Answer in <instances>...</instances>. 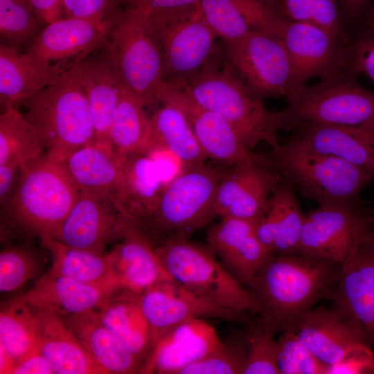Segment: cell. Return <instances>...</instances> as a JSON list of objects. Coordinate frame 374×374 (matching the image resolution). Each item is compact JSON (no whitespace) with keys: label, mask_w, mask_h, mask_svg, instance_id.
<instances>
[{"label":"cell","mask_w":374,"mask_h":374,"mask_svg":"<svg viewBox=\"0 0 374 374\" xmlns=\"http://www.w3.org/2000/svg\"><path fill=\"white\" fill-rule=\"evenodd\" d=\"M150 117L143 152L151 156L157 152H168L184 168L205 163L208 157L202 149L193 128L183 111L176 105L166 102Z\"/></svg>","instance_id":"cell-27"},{"label":"cell","mask_w":374,"mask_h":374,"mask_svg":"<svg viewBox=\"0 0 374 374\" xmlns=\"http://www.w3.org/2000/svg\"><path fill=\"white\" fill-rule=\"evenodd\" d=\"M340 267L301 253L271 254L249 286L260 320L275 333L293 330L305 313L328 297Z\"/></svg>","instance_id":"cell-1"},{"label":"cell","mask_w":374,"mask_h":374,"mask_svg":"<svg viewBox=\"0 0 374 374\" xmlns=\"http://www.w3.org/2000/svg\"><path fill=\"white\" fill-rule=\"evenodd\" d=\"M38 323L35 310L15 298L1 305L0 348L15 361L37 348Z\"/></svg>","instance_id":"cell-36"},{"label":"cell","mask_w":374,"mask_h":374,"mask_svg":"<svg viewBox=\"0 0 374 374\" xmlns=\"http://www.w3.org/2000/svg\"><path fill=\"white\" fill-rule=\"evenodd\" d=\"M40 24L30 6L17 0H0L2 44L19 50L35 37Z\"/></svg>","instance_id":"cell-42"},{"label":"cell","mask_w":374,"mask_h":374,"mask_svg":"<svg viewBox=\"0 0 374 374\" xmlns=\"http://www.w3.org/2000/svg\"><path fill=\"white\" fill-rule=\"evenodd\" d=\"M42 262L30 248L9 245L0 252V291L1 293L16 291L29 280L38 277Z\"/></svg>","instance_id":"cell-40"},{"label":"cell","mask_w":374,"mask_h":374,"mask_svg":"<svg viewBox=\"0 0 374 374\" xmlns=\"http://www.w3.org/2000/svg\"><path fill=\"white\" fill-rule=\"evenodd\" d=\"M121 292L112 287L80 283L48 271L30 290L15 299L64 319L98 310Z\"/></svg>","instance_id":"cell-21"},{"label":"cell","mask_w":374,"mask_h":374,"mask_svg":"<svg viewBox=\"0 0 374 374\" xmlns=\"http://www.w3.org/2000/svg\"><path fill=\"white\" fill-rule=\"evenodd\" d=\"M44 153L39 136L17 107L3 109L0 115V165L12 163L24 168Z\"/></svg>","instance_id":"cell-35"},{"label":"cell","mask_w":374,"mask_h":374,"mask_svg":"<svg viewBox=\"0 0 374 374\" xmlns=\"http://www.w3.org/2000/svg\"><path fill=\"white\" fill-rule=\"evenodd\" d=\"M29 2L42 24L47 25L63 18L62 0H29Z\"/></svg>","instance_id":"cell-54"},{"label":"cell","mask_w":374,"mask_h":374,"mask_svg":"<svg viewBox=\"0 0 374 374\" xmlns=\"http://www.w3.org/2000/svg\"><path fill=\"white\" fill-rule=\"evenodd\" d=\"M271 255L254 231L222 264L240 282L249 286Z\"/></svg>","instance_id":"cell-46"},{"label":"cell","mask_w":374,"mask_h":374,"mask_svg":"<svg viewBox=\"0 0 374 374\" xmlns=\"http://www.w3.org/2000/svg\"><path fill=\"white\" fill-rule=\"evenodd\" d=\"M246 353L245 334L235 336L182 369L179 374H243Z\"/></svg>","instance_id":"cell-41"},{"label":"cell","mask_w":374,"mask_h":374,"mask_svg":"<svg viewBox=\"0 0 374 374\" xmlns=\"http://www.w3.org/2000/svg\"><path fill=\"white\" fill-rule=\"evenodd\" d=\"M63 319L105 374L140 373V362L103 324L97 310Z\"/></svg>","instance_id":"cell-29"},{"label":"cell","mask_w":374,"mask_h":374,"mask_svg":"<svg viewBox=\"0 0 374 374\" xmlns=\"http://www.w3.org/2000/svg\"><path fill=\"white\" fill-rule=\"evenodd\" d=\"M281 111L283 130L303 123L374 127V91L345 71L301 87Z\"/></svg>","instance_id":"cell-9"},{"label":"cell","mask_w":374,"mask_h":374,"mask_svg":"<svg viewBox=\"0 0 374 374\" xmlns=\"http://www.w3.org/2000/svg\"><path fill=\"white\" fill-rule=\"evenodd\" d=\"M278 233L276 212L269 203V206L264 215L255 225V234L261 244L271 253H273Z\"/></svg>","instance_id":"cell-52"},{"label":"cell","mask_w":374,"mask_h":374,"mask_svg":"<svg viewBox=\"0 0 374 374\" xmlns=\"http://www.w3.org/2000/svg\"><path fill=\"white\" fill-rule=\"evenodd\" d=\"M163 188L152 157L137 154L124 159L123 176L114 199L123 213L141 229L152 213Z\"/></svg>","instance_id":"cell-26"},{"label":"cell","mask_w":374,"mask_h":374,"mask_svg":"<svg viewBox=\"0 0 374 374\" xmlns=\"http://www.w3.org/2000/svg\"><path fill=\"white\" fill-rule=\"evenodd\" d=\"M96 134V141L108 143L109 129L118 105L121 84L105 60H84L80 64Z\"/></svg>","instance_id":"cell-32"},{"label":"cell","mask_w":374,"mask_h":374,"mask_svg":"<svg viewBox=\"0 0 374 374\" xmlns=\"http://www.w3.org/2000/svg\"><path fill=\"white\" fill-rule=\"evenodd\" d=\"M128 8L143 15L197 6L201 0H125Z\"/></svg>","instance_id":"cell-50"},{"label":"cell","mask_w":374,"mask_h":374,"mask_svg":"<svg viewBox=\"0 0 374 374\" xmlns=\"http://www.w3.org/2000/svg\"><path fill=\"white\" fill-rule=\"evenodd\" d=\"M276 33L293 65L295 92L310 79H323L349 69L346 37L312 24L285 19Z\"/></svg>","instance_id":"cell-13"},{"label":"cell","mask_w":374,"mask_h":374,"mask_svg":"<svg viewBox=\"0 0 374 374\" xmlns=\"http://www.w3.org/2000/svg\"><path fill=\"white\" fill-rule=\"evenodd\" d=\"M154 346L175 326L193 319L243 321L246 314L220 306L191 292L173 278L164 279L138 295ZM154 347V346H153Z\"/></svg>","instance_id":"cell-15"},{"label":"cell","mask_w":374,"mask_h":374,"mask_svg":"<svg viewBox=\"0 0 374 374\" xmlns=\"http://www.w3.org/2000/svg\"><path fill=\"white\" fill-rule=\"evenodd\" d=\"M374 374V354L371 347L353 353L328 366V374Z\"/></svg>","instance_id":"cell-49"},{"label":"cell","mask_w":374,"mask_h":374,"mask_svg":"<svg viewBox=\"0 0 374 374\" xmlns=\"http://www.w3.org/2000/svg\"><path fill=\"white\" fill-rule=\"evenodd\" d=\"M369 28L374 29V7L369 18Z\"/></svg>","instance_id":"cell-57"},{"label":"cell","mask_w":374,"mask_h":374,"mask_svg":"<svg viewBox=\"0 0 374 374\" xmlns=\"http://www.w3.org/2000/svg\"><path fill=\"white\" fill-rule=\"evenodd\" d=\"M106 60L121 85L145 105L159 103L163 82V61L154 31L143 15L127 8L112 20L107 43Z\"/></svg>","instance_id":"cell-7"},{"label":"cell","mask_w":374,"mask_h":374,"mask_svg":"<svg viewBox=\"0 0 374 374\" xmlns=\"http://www.w3.org/2000/svg\"><path fill=\"white\" fill-rule=\"evenodd\" d=\"M327 299L374 346V254L361 247L353 251L341 263Z\"/></svg>","instance_id":"cell-17"},{"label":"cell","mask_w":374,"mask_h":374,"mask_svg":"<svg viewBox=\"0 0 374 374\" xmlns=\"http://www.w3.org/2000/svg\"><path fill=\"white\" fill-rule=\"evenodd\" d=\"M222 342L215 328L204 319L188 320L169 330L155 343L140 373L179 374Z\"/></svg>","instance_id":"cell-19"},{"label":"cell","mask_w":374,"mask_h":374,"mask_svg":"<svg viewBox=\"0 0 374 374\" xmlns=\"http://www.w3.org/2000/svg\"><path fill=\"white\" fill-rule=\"evenodd\" d=\"M124 159L117 156L109 144L95 141L60 161L80 191L114 198L123 176Z\"/></svg>","instance_id":"cell-30"},{"label":"cell","mask_w":374,"mask_h":374,"mask_svg":"<svg viewBox=\"0 0 374 374\" xmlns=\"http://www.w3.org/2000/svg\"><path fill=\"white\" fill-rule=\"evenodd\" d=\"M374 231V212L359 202L319 206L305 216L297 253L341 263Z\"/></svg>","instance_id":"cell-12"},{"label":"cell","mask_w":374,"mask_h":374,"mask_svg":"<svg viewBox=\"0 0 374 374\" xmlns=\"http://www.w3.org/2000/svg\"><path fill=\"white\" fill-rule=\"evenodd\" d=\"M222 173L205 163L184 168L164 186L140 230L156 247L173 240L189 238L217 217L215 199Z\"/></svg>","instance_id":"cell-6"},{"label":"cell","mask_w":374,"mask_h":374,"mask_svg":"<svg viewBox=\"0 0 374 374\" xmlns=\"http://www.w3.org/2000/svg\"><path fill=\"white\" fill-rule=\"evenodd\" d=\"M268 155L283 177L319 206L359 202L362 190L373 181L361 168L294 137L271 148Z\"/></svg>","instance_id":"cell-5"},{"label":"cell","mask_w":374,"mask_h":374,"mask_svg":"<svg viewBox=\"0 0 374 374\" xmlns=\"http://www.w3.org/2000/svg\"><path fill=\"white\" fill-rule=\"evenodd\" d=\"M200 8L215 36L224 42L251 33H276L283 19L276 0H201Z\"/></svg>","instance_id":"cell-23"},{"label":"cell","mask_w":374,"mask_h":374,"mask_svg":"<svg viewBox=\"0 0 374 374\" xmlns=\"http://www.w3.org/2000/svg\"><path fill=\"white\" fill-rule=\"evenodd\" d=\"M270 204L276 212L278 224L272 254L297 253L305 215L300 208L292 184L283 178Z\"/></svg>","instance_id":"cell-38"},{"label":"cell","mask_w":374,"mask_h":374,"mask_svg":"<svg viewBox=\"0 0 374 374\" xmlns=\"http://www.w3.org/2000/svg\"><path fill=\"white\" fill-rule=\"evenodd\" d=\"M224 42L222 51L229 66L262 99H287L295 92L293 65L276 33H251Z\"/></svg>","instance_id":"cell-11"},{"label":"cell","mask_w":374,"mask_h":374,"mask_svg":"<svg viewBox=\"0 0 374 374\" xmlns=\"http://www.w3.org/2000/svg\"><path fill=\"white\" fill-rule=\"evenodd\" d=\"M348 68L353 73H363L374 83V29L362 36L348 48Z\"/></svg>","instance_id":"cell-48"},{"label":"cell","mask_w":374,"mask_h":374,"mask_svg":"<svg viewBox=\"0 0 374 374\" xmlns=\"http://www.w3.org/2000/svg\"><path fill=\"white\" fill-rule=\"evenodd\" d=\"M161 104L172 103L185 114L208 158L231 166L247 160H262L243 143L232 125L219 114L194 101L179 85L164 82L157 93Z\"/></svg>","instance_id":"cell-16"},{"label":"cell","mask_w":374,"mask_h":374,"mask_svg":"<svg viewBox=\"0 0 374 374\" xmlns=\"http://www.w3.org/2000/svg\"><path fill=\"white\" fill-rule=\"evenodd\" d=\"M80 64L21 103L45 152L58 161L96 141Z\"/></svg>","instance_id":"cell-4"},{"label":"cell","mask_w":374,"mask_h":374,"mask_svg":"<svg viewBox=\"0 0 374 374\" xmlns=\"http://www.w3.org/2000/svg\"><path fill=\"white\" fill-rule=\"evenodd\" d=\"M255 225L244 219L222 217L208 232V247L222 262L254 233Z\"/></svg>","instance_id":"cell-45"},{"label":"cell","mask_w":374,"mask_h":374,"mask_svg":"<svg viewBox=\"0 0 374 374\" xmlns=\"http://www.w3.org/2000/svg\"><path fill=\"white\" fill-rule=\"evenodd\" d=\"M21 3H25V4H27L28 6H30V2H29V0H17ZM31 7V6H30Z\"/></svg>","instance_id":"cell-58"},{"label":"cell","mask_w":374,"mask_h":374,"mask_svg":"<svg viewBox=\"0 0 374 374\" xmlns=\"http://www.w3.org/2000/svg\"><path fill=\"white\" fill-rule=\"evenodd\" d=\"M168 274L195 294L239 313H259L255 295L245 288L207 246L189 238L156 247Z\"/></svg>","instance_id":"cell-8"},{"label":"cell","mask_w":374,"mask_h":374,"mask_svg":"<svg viewBox=\"0 0 374 374\" xmlns=\"http://www.w3.org/2000/svg\"><path fill=\"white\" fill-rule=\"evenodd\" d=\"M22 168L12 163L0 165V207L4 209L10 203L18 186Z\"/></svg>","instance_id":"cell-51"},{"label":"cell","mask_w":374,"mask_h":374,"mask_svg":"<svg viewBox=\"0 0 374 374\" xmlns=\"http://www.w3.org/2000/svg\"><path fill=\"white\" fill-rule=\"evenodd\" d=\"M283 178L273 165L256 163L225 216L256 222L267 212Z\"/></svg>","instance_id":"cell-37"},{"label":"cell","mask_w":374,"mask_h":374,"mask_svg":"<svg viewBox=\"0 0 374 374\" xmlns=\"http://www.w3.org/2000/svg\"><path fill=\"white\" fill-rule=\"evenodd\" d=\"M80 190L60 161L46 152L22 168L8 205L1 210V238L55 239Z\"/></svg>","instance_id":"cell-2"},{"label":"cell","mask_w":374,"mask_h":374,"mask_svg":"<svg viewBox=\"0 0 374 374\" xmlns=\"http://www.w3.org/2000/svg\"><path fill=\"white\" fill-rule=\"evenodd\" d=\"M113 282L124 292L139 295L172 278L156 247L136 226L105 253Z\"/></svg>","instance_id":"cell-22"},{"label":"cell","mask_w":374,"mask_h":374,"mask_svg":"<svg viewBox=\"0 0 374 374\" xmlns=\"http://www.w3.org/2000/svg\"><path fill=\"white\" fill-rule=\"evenodd\" d=\"M112 19L98 22L64 17L46 26L28 52L39 60L68 69L84 60L96 49L105 46Z\"/></svg>","instance_id":"cell-18"},{"label":"cell","mask_w":374,"mask_h":374,"mask_svg":"<svg viewBox=\"0 0 374 374\" xmlns=\"http://www.w3.org/2000/svg\"><path fill=\"white\" fill-rule=\"evenodd\" d=\"M52 258L51 273L80 283L115 287L105 253L66 245L56 240L41 241Z\"/></svg>","instance_id":"cell-33"},{"label":"cell","mask_w":374,"mask_h":374,"mask_svg":"<svg viewBox=\"0 0 374 374\" xmlns=\"http://www.w3.org/2000/svg\"><path fill=\"white\" fill-rule=\"evenodd\" d=\"M97 311L103 324L143 366L154 344L138 295L121 292Z\"/></svg>","instance_id":"cell-31"},{"label":"cell","mask_w":374,"mask_h":374,"mask_svg":"<svg viewBox=\"0 0 374 374\" xmlns=\"http://www.w3.org/2000/svg\"><path fill=\"white\" fill-rule=\"evenodd\" d=\"M68 69L39 60L30 52L0 45V100L2 110L16 107L60 79Z\"/></svg>","instance_id":"cell-25"},{"label":"cell","mask_w":374,"mask_h":374,"mask_svg":"<svg viewBox=\"0 0 374 374\" xmlns=\"http://www.w3.org/2000/svg\"><path fill=\"white\" fill-rule=\"evenodd\" d=\"M294 138L314 150L337 157L361 168L374 181V127L303 123ZM292 129V130H293Z\"/></svg>","instance_id":"cell-24"},{"label":"cell","mask_w":374,"mask_h":374,"mask_svg":"<svg viewBox=\"0 0 374 374\" xmlns=\"http://www.w3.org/2000/svg\"><path fill=\"white\" fill-rule=\"evenodd\" d=\"M293 330L310 351L328 366L370 347L355 326L333 307L311 309Z\"/></svg>","instance_id":"cell-20"},{"label":"cell","mask_w":374,"mask_h":374,"mask_svg":"<svg viewBox=\"0 0 374 374\" xmlns=\"http://www.w3.org/2000/svg\"><path fill=\"white\" fill-rule=\"evenodd\" d=\"M125 0H62L65 17H76L105 22L112 19L121 10Z\"/></svg>","instance_id":"cell-47"},{"label":"cell","mask_w":374,"mask_h":374,"mask_svg":"<svg viewBox=\"0 0 374 374\" xmlns=\"http://www.w3.org/2000/svg\"><path fill=\"white\" fill-rule=\"evenodd\" d=\"M361 247L374 254V231L367 237Z\"/></svg>","instance_id":"cell-56"},{"label":"cell","mask_w":374,"mask_h":374,"mask_svg":"<svg viewBox=\"0 0 374 374\" xmlns=\"http://www.w3.org/2000/svg\"><path fill=\"white\" fill-rule=\"evenodd\" d=\"M366 0H339L340 6L350 15L357 14L364 6Z\"/></svg>","instance_id":"cell-55"},{"label":"cell","mask_w":374,"mask_h":374,"mask_svg":"<svg viewBox=\"0 0 374 374\" xmlns=\"http://www.w3.org/2000/svg\"><path fill=\"white\" fill-rule=\"evenodd\" d=\"M176 84L197 104L224 117L249 149L260 142L271 148L279 145L281 112L265 107L263 99L233 71L220 48L195 76L186 83Z\"/></svg>","instance_id":"cell-3"},{"label":"cell","mask_w":374,"mask_h":374,"mask_svg":"<svg viewBox=\"0 0 374 374\" xmlns=\"http://www.w3.org/2000/svg\"><path fill=\"white\" fill-rule=\"evenodd\" d=\"M278 344L280 374H328V366L310 351L295 330L282 332Z\"/></svg>","instance_id":"cell-44"},{"label":"cell","mask_w":374,"mask_h":374,"mask_svg":"<svg viewBox=\"0 0 374 374\" xmlns=\"http://www.w3.org/2000/svg\"><path fill=\"white\" fill-rule=\"evenodd\" d=\"M282 18L312 24L346 37L339 0H276Z\"/></svg>","instance_id":"cell-39"},{"label":"cell","mask_w":374,"mask_h":374,"mask_svg":"<svg viewBox=\"0 0 374 374\" xmlns=\"http://www.w3.org/2000/svg\"><path fill=\"white\" fill-rule=\"evenodd\" d=\"M134 226L112 196L80 191L54 240L104 253L109 244L122 240Z\"/></svg>","instance_id":"cell-14"},{"label":"cell","mask_w":374,"mask_h":374,"mask_svg":"<svg viewBox=\"0 0 374 374\" xmlns=\"http://www.w3.org/2000/svg\"><path fill=\"white\" fill-rule=\"evenodd\" d=\"M34 310L38 323L37 348L50 362L54 374H105L62 317Z\"/></svg>","instance_id":"cell-28"},{"label":"cell","mask_w":374,"mask_h":374,"mask_svg":"<svg viewBox=\"0 0 374 374\" xmlns=\"http://www.w3.org/2000/svg\"><path fill=\"white\" fill-rule=\"evenodd\" d=\"M10 374H54L48 359L38 348L17 360Z\"/></svg>","instance_id":"cell-53"},{"label":"cell","mask_w":374,"mask_h":374,"mask_svg":"<svg viewBox=\"0 0 374 374\" xmlns=\"http://www.w3.org/2000/svg\"><path fill=\"white\" fill-rule=\"evenodd\" d=\"M144 16L160 47L163 61V80L166 82L186 83L219 49L215 42L217 37L207 23L200 3Z\"/></svg>","instance_id":"cell-10"},{"label":"cell","mask_w":374,"mask_h":374,"mask_svg":"<svg viewBox=\"0 0 374 374\" xmlns=\"http://www.w3.org/2000/svg\"><path fill=\"white\" fill-rule=\"evenodd\" d=\"M145 107L133 92L122 85L108 135V143L119 157L142 154L150 122Z\"/></svg>","instance_id":"cell-34"},{"label":"cell","mask_w":374,"mask_h":374,"mask_svg":"<svg viewBox=\"0 0 374 374\" xmlns=\"http://www.w3.org/2000/svg\"><path fill=\"white\" fill-rule=\"evenodd\" d=\"M274 335L260 320L245 333L247 353L243 374H280L278 344Z\"/></svg>","instance_id":"cell-43"}]
</instances>
